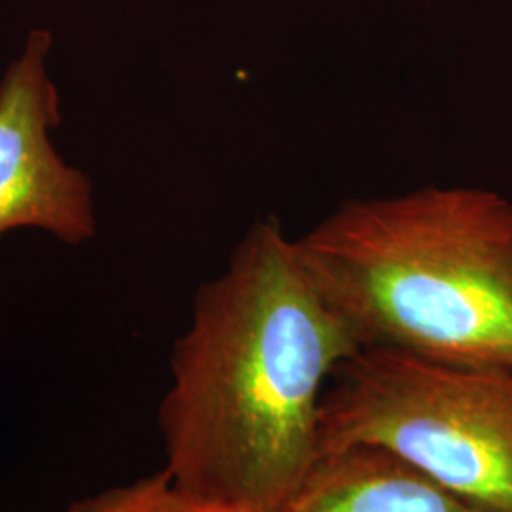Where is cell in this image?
<instances>
[{"label": "cell", "instance_id": "6da1fadb", "mask_svg": "<svg viewBox=\"0 0 512 512\" xmlns=\"http://www.w3.org/2000/svg\"><path fill=\"white\" fill-rule=\"evenodd\" d=\"M298 241L256 220L194 296L158 410L164 471L188 494L281 512L321 458V404L361 351Z\"/></svg>", "mask_w": 512, "mask_h": 512}, {"label": "cell", "instance_id": "7a4b0ae2", "mask_svg": "<svg viewBox=\"0 0 512 512\" xmlns=\"http://www.w3.org/2000/svg\"><path fill=\"white\" fill-rule=\"evenodd\" d=\"M298 241L361 348L512 372V202L423 186L342 203Z\"/></svg>", "mask_w": 512, "mask_h": 512}, {"label": "cell", "instance_id": "3957f363", "mask_svg": "<svg viewBox=\"0 0 512 512\" xmlns=\"http://www.w3.org/2000/svg\"><path fill=\"white\" fill-rule=\"evenodd\" d=\"M376 446L482 512H512V372L363 348L321 404V456Z\"/></svg>", "mask_w": 512, "mask_h": 512}, {"label": "cell", "instance_id": "277c9868", "mask_svg": "<svg viewBox=\"0 0 512 512\" xmlns=\"http://www.w3.org/2000/svg\"><path fill=\"white\" fill-rule=\"evenodd\" d=\"M54 37L33 29L0 78V236L40 228L69 245L95 236L90 179L67 164L50 133L61 101L48 73Z\"/></svg>", "mask_w": 512, "mask_h": 512}, {"label": "cell", "instance_id": "5b68a950", "mask_svg": "<svg viewBox=\"0 0 512 512\" xmlns=\"http://www.w3.org/2000/svg\"><path fill=\"white\" fill-rule=\"evenodd\" d=\"M281 512H482L376 446L323 454Z\"/></svg>", "mask_w": 512, "mask_h": 512}, {"label": "cell", "instance_id": "8992f818", "mask_svg": "<svg viewBox=\"0 0 512 512\" xmlns=\"http://www.w3.org/2000/svg\"><path fill=\"white\" fill-rule=\"evenodd\" d=\"M67 512H243L188 494L164 469L73 503Z\"/></svg>", "mask_w": 512, "mask_h": 512}]
</instances>
